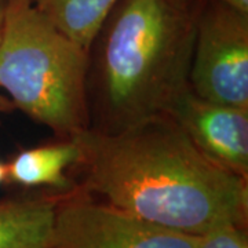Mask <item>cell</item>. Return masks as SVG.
<instances>
[{
	"label": "cell",
	"mask_w": 248,
	"mask_h": 248,
	"mask_svg": "<svg viewBox=\"0 0 248 248\" xmlns=\"http://www.w3.org/2000/svg\"><path fill=\"white\" fill-rule=\"evenodd\" d=\"M73 140L79 186L102 202L195 236L247 225L248 179L207 159L169 116L115 134L89 128Z\"/></svg>",
	"instance_id": "6da1fadb"
},
{
	"label": "cell",
	"mask_w": 248,
	"mask_h": 248,
	"mask_svg": "<svg viewBox=\"0 0 248 248\" xmlns=\"http://www.w3.org/2000/svg\"><path fill=\"white\" fill-rule=\"evenodd\" d=\"M200 0H117L89 48L91 127L115 134L166 113L189 84Z\"/></svg>",
	"instance_id": "7a4b0ae2"
},
{
	"label": "cell",
	"mask_w": 248,
	"mask_h": 248,
	"mask_svg": "<svg viewBox=\"0 0 248 248\" xmlns=\"http://www.w3.org/2000/svg\"><path fill=\"white\" fill-rule=\"evenodd\" d=\"M89 50L32 0H3L0 91L16 109L69 140L91 127Z\"/></svg>",
	"instance_id": "3957f363"
},
{
	"label": "cell",
	"mask_w": 248,
	"mask_h": 248,
	"mask_svg": "<svg viewBox=\"0 0 248 248\" xmlns=\"http://www.w3.org/2000/svg\"><path fill=\"white\" fill-rule=\"evenodd\" d=\"M189 86L208 101L248 109V14L200 0Z\"/></svg>",
	"instance_id": "277c9868"
},
{
	"label": "cell",
	"mask_w": 248,
	"mask_h": 248,
	"mask_svg": "<svg viewBox=\"0 0 248 248\" xmlns=\"http://www.w3.org/2000/svg\"><path fill=\"white\" fill-rule=\"evenodd\" d=\"M200 236L156 225L91 196L63 192L55 210L53 248H199Z\"/></svg>",
	"instance_id": "5b68a950"
},
{
	"label": "cell",
	"mask_w": 248,
	"mask_h": 248,
	"mask_svg": "<svg viewBox=\"0 0 248 248\" xmlns=\"http://www.w3.org/2000/svg\"><path fill=\"white\" fill-rule=\"evenodd\" d=\"M164 115L207 159L248 179V109L208 101L187 84L172 98Z\"/></svg>",
	"instance_id": "8992f818"
},
{
	"label": "cell",
	"mask_w": 248,
	"mask_h": 248,
	"mask_svg": "<svg viewBox=\"0 0 248 248\" xmlns=\"http://www.w3.org/2000/svg\"><path fill=\"white\" fill-rule=\"evenodd\" d=\"M62 193L0 199V248H53L54 218Z\"/></svg>",
	"instance_id": "52a82bcc"
},
{
	"label": "cell",
	"mask_w": 248,
	"mask_h": 248,
	"mask_svg": "<svg viewBox=\"0 0 248 248\" xmlns=\"http://www.w3.org/2000/svg\"><path fill=\"white\" fill-rule=\"evenodd\" d=\"M79 160L80 148L73 138L24 149L6 163V184L69 192L75 185L66 172Z\"/></svg>",
	"instance_id": "ba28073f"
},
{
	"label": "cell",
	"mask_w": 248,
	"mask_h": 248,
	"mask_svg": "<svg viewBox=\"0 0 248 248\" xmlns=\"http://www.w3.org/2000/svg\"><path fill=\"white\" fill-rule=\"evenodd\" d=\"M55 27L89 50L117 0H32Z\"/></svg>",
	"instance_id": "9c48e42d"
},
{
	"label": "cell",
	"mask_w": 248,
	"mask_h": 248,
	"mask_svg": "<svg viewBox=\"0 0 248 248\" xmlns=\"http://www.w3.org/2000/svg\"><path fill=\"white\" fill-rule=\"evenodd\" d=\"M199 248H248L247 225H221L200 236Z\"/></svg>",
	"instance_id": "30bf717a"
},
{
	"label": "cell",
	"mask_w": 248,
	"mask_h": 248,
	"mask_svg": "<svg viewBox=\"0 0 248 248\" xmlns=\"http://www.w3.org/2000/svg\"><path fill=\"white\" fill-rule=\"evenodd\" d=\"M243 14H248V0H218Z\"/></svg>",
	"instance_id": "8fae6325"
},
{
	"label": "cell",
	"mask_w": 248,
	"mask_h": 248,
	"mask_svg": "<svg viewBox=\"0 0 248 248\" xmlns=\"http://www.w3.org/2000/svg\"><path fill=\"white\" fill-rule=\"evenodd\" d=\"M14 109H16V108L11 104V101L9 99V97L0 91V117L3 115H7V113H10V112L14 110Z\"/></svg>",
	"instance_id": "7c38bea8"
},
{
	"label": "cell",
	"mask_w": 248,
	"mask_h": 248,
	"mask_svg": "<svg viewBox=\"0 0 248 248\" xmlns=\"http://www.w3.org/2000/svg\"><path fill=\"white\" fill-rule=\"evenodd\" d=\"M7 181V169H6V163L0 160V186L6 184Z\"/></svg>",
	"instance_id": "4fadbf2b"
},
{
	"label": "cell",
	"mask_w": 248,
	"mask_h": 248,
	"mask_svg": "<svg viewBox=\"0 0 248 248\" xmlns=\"http://www.w3.org/2000/svg\"><path fill=\"white\" fill-rule=\"evenodd\" d=\"M1 19H3V0H0V29H1Z\"/></svg>",
	"instance_id": "5bb4252c"
}]
</instances>
